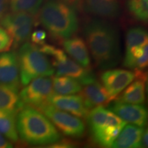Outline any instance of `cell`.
<instances>
[{
  "label": "cell",
  "instance_id": "cell-27",
  "mask_svg": "<svg viewBox=\"0 0 148 148\" xmlns=\"http://www.w3.org/2000/svg\"><path fill=\"white\" fill-rule=\"evenodd\" d=\"M46 38H47V32L42 29H36L32 32L30 36V40L32 44L34 45L40 46L45 44Z\"/></svg>",
  "mask_w": 148,
  "mask_h": 148
},
{
  "label": "cell",
  "instance_id": "cell-14",
  "mask_svg": "<svg viewBox=\"0 0 148 148\" xmlns=\"http://www.w3.org/2000/svg\"><path fill=\"white\" fill-rule=\"evenodd\" d=\"M48 103L78 118H86L90 112L79 95H60L53 93L49 98Z\"/></svg>",
  "mask_w": 148,
  "mask_h": 148
},
{
  "label": "cell",
  "instance_id": "cell-10",
  "mask_svg": "<svg viewBox=\"0 0 148 148\" xmlns=\"http://www.w3.org/2000/svg\"><path fill=\"white\" fill-rule=\"evenodd\" d=\"M140 72L126 69H107L101 74L102 86L113 99L132 83Z\"/></svg>",
  "mask_w": 148,
  "mask_h": 148
},
{
  "label": "cell",
  "instance_id": "cell-17",
  "mask_svg": "<svg viewBox=\"0 0 148 148\" xmlns=\"http://www.w3.org/2000/svg\"><path fill=\"white\" fill-rule=\"evenodd\" d=\"M145 75L143 74L136 80L133 81L114 101L128 104L141 105L145 99Z\"/></svg>",
  "mask_w": 148,
  "mask_h": 148
},
{
  "label": "cell",
  "instance_id": "cell-26",
  "mask_svg": "<svg viewBox=\"0 0 148 148\" xmlns=\"http://www.w3.org/2000/svg\"><path fill=\"white\" fill-rule=\"evenodd\" d=\"M12 45V42L10 36L0 26V53L8 51Z\"/></svg>",
  "mask_w": 148,
  "mask_h": 148
},
{
  "label": "cell",
  "instance_id": "cell-6",
  "mask_svg": "<svg viewBox=\"0 0 148 148\" xmlns=\"http://www.w3.org/2000/svg\"><path fill=\"white\" fill-rule=\"evenodd\" d=\"M38 49L43 54L53 58L52 65L54 70L56 69V76L71 77L84 86L97 80L91 69L79 65L73 59L68 57L62 49L48 44L38 47Z\"/></svg>",
  "mask_w": 148,
  "mask_h": 148
},
{
  "label": "cell",
  "instance_id": "cell-5",
  "mask_svg": "<svg viewBox=\"0 0 148 148\" xmlns=\"http://www.w3.org/2000/svg\"><path fill=\"white\" fill-rule=\"evenodd\" d=\"M16 53L20 82L23 86H25L38 77H50L54 73V68L50 60L39 50L38 46L25 42Z\"/></svg>",
  "mask_w": 148,
  "mask_h": 148
},
{
  "label": "cell",
  "instance_id": "cell-12",
  "mask_svg": "<svg viewBox=\"0 0 148 148\" xmlns=\"http://www.w3.org/2000/svg\"><path fill=\"white\" fill-rule=\"evenodd\" d=\"M108 109L125 123L143 127L147 122V110L144 105L128 104L112 101Z\"/></svg>",
  "mask_w": 148,
  "mask_h": 148
},
{
  "label": "cell",
  "instance_id": "cell-9",
  "mask_svg": "<svg viewBox=\"0 0 148 148\" xmlns=\"http://www.w3.org/2000/svg\"><path fill=\"white\" fill-rule=\"evenodd\" d=\"M53 94L52 79L50 77H38L32 80L19 92L23 106L38 109L48 103Z\"/></svg>",
  "mask_w": 148,
  "mask_h": 148
},
{
  "label": "cell",
  "instance_id": "cell-23",
  "mask_svg": "<svg viewBox=\"0 0 148 148\" xmlns=\"http://www.w3.org/2000/svg\"><path fill=\"white\" fill-rule=\"evenodd\" d=\"M42 1L40 0H12L9 1L10 12H18L32 15L37 18Z\"/></svg>",
  "mask_w": 148,
  "mask_h": 148
},
{
  "label": "cell",
  "instance_id": "cell-15",
  "mask_svg": "<svg viewBox=\"0 0 148 148\" xmlns=\"http://www.w3.org/2000/svg\"><path fill=\"white\" fill-rule=\"evenodd\" d=\"M79 92V95L82 99L84 106L89 111L99 106L104 107L112 100L102 84L97 80L85 85Z\"/></svg>",
  "mask_w": 148,
  "mask_h": 148
},
{
  "label": "cell",
  "instance_id": "cell-3",
  "mask_svg": "<svg viewBox=\"0 0 148 148\" xmlns=\"http://www.w3.org/2000/svg\"><path fill=\"white\" fill-rule=\"evenodd\" d=\"M18 136L29 145L42 146L56 143L61 136L45 114L33 107L23 106L16 118Z\"/></svg>",
  "mask_w": 148,
  "mask_h": 148
},
{
  "label": "cell",
  "instance_id": "cell-21",
  "mask_svg": "<svg viewBox=\"0 0 148 148\" xmlns=\"http://www.w3.org/2000/svg\"><path fill=\"white\" fill-rule=\"evenodd\" d=\"M53 93L70 95L81 91L82 86L77 80L66 76H56L52 79Z\"/></svg>",
  "mask_w": 148,
  "mask_h": 148
},
{
  "label": "cell",
  "instance_id": "cell-19",
  "mask_svg": "<svg viewBox=\"0 0 148 148\" xmlns=\"http://www.w3.org/2000/svg\"><path fill=\"white\" fill-rule=\"evenodd\" d=\"M147 43L125 50L123 65L134 72H142L147 66Z\"/></svg>",
  "mask_w": 148,
  "mask_h": 148
},
{
  "label": "cell",
  "instance_id": "cell-22",
  "mask_svg": "<svg viewBox=\"0 0 148 148\" xmlns=\"http://www.w3.org/2000/svg\"><path fill=\"white\" fill-rule=\"evenodd\" d=\"M16 114L14 112L0 110V132L10 142H16L18 139L16 127Z\"/></svg>",
  "mask_w": 148,
  "mask_h": 148
},
{
  "label": "cell",
  "instance_id": "cell-20",
  "mask_svg": "<svg viewBox=\"0 0 148 148\" xmlns=\"http://www.w3.org/2000/svg\"><path fill=\"white\" fill-rule=\"evenodd\" d=\"M23 106L18 90L0 84V110L18 113Z\"/></svg>",
  "mask_w": 148,
  "mask_h": 148
},
{
  "label": "cell",
  "instance_id": "cell-4",
  "mask_svg": "<svg viewBox=\"0 0 148 148\" xmlns=\"http://www.w3.org/2000/svg\"><path fill=\"white\" fill-rule=\"evenodd\" d=\"M86 119L92 140L101 148H111L126 125L125 121L103 106L90 110Z\"/></svg>",
  "mask_w": 148,
  "mask_h": 148
},
{
  "label": "cell",
  "instance_id": "cell-30",
  "mask_svg": "<svg viewBox=\"0 0 148 148\" xmlns=\"http://www.w3.org/2000/svg\"><path fill=\"white\" fill-rule=\"evenodd\" d=\"M0 148H13V145L8 139H7L0 132Z\"/></svg>",
  "mask_w": 148,
  "mask_h": 148
},
{
  "label": "cell",
  "instance_id": "cell-8",
  "mask_svg": "<svg viewBox=\"0 0 148 148\" xmlns=\"http://www.w3.org/2000/svg\"><path fill=\"white\" fill-rule=\"evenodd\" d=\"M50 120L56 128L66 136L73 138H79L84 135L85 125L79 118L60 110L51 105H44L37 109Z\"/></svg>",
  "mask_w": 148,
  "mask_h": 148
},
{
  "label": "cell",
  "instance_id": "cell-28",
  "mask_svg": "<svg viewBox=\"0 0 148 148\" xmlns=\"http://www.w3.org/2000/svg\"><path fill=\"white\" fill-rule=\"evenodd\" d=\"M30 148H77L75 144L68 141H58L56 143L42 146H35Z\"/></svg>",
  "mask_w": 148,
  "mask_h": 148
},
{
  "label": "cell",
  "instance_id": "cell-7",
  "mask_svg": "<svg viewBox=\"0 0 148 148\" xmlns=\"http://www.w3.org/2000/svg\"><path fill=\"white\" fill-rule=\"evenodd\" d=\"M37 24V18L18 12H8L0 21L1 27L10 36L14 48L27 42L30 39L33 27Z\"/></svg>",
  "mask_w": 148,
  "mask_h": 148
},
{
  "label": "cell",
  "instance_id": "cell-31",
  "mask_svg": "<svg viewBox=\"0 0 148 148\" xmlns=\"http://www.w3.org/2000/svg\"><path fill=\"white\" fill-rule=\"evenodd\" d=\"M148 143V132L147 130L146 129L144 130L143 136H142L141 140H140V148H147Z\"/></svg>",
  "mask_w": 148,
  "mask_h": 148
},
{
  "label": "cell",
  "instance_id": "cell-24",
  "mask_svg": "<svg viewBox=\"0 0 148 148\" xmlns=\"http://www.w3.org/2000/svg\"><path fill=\"white\" fill-rule=\"evenodd\" d=\"M147 30L143 27L136 26L130 28L125 35V50L147 43Z\"/></svg>",
  "mask_w": 148,
  "mask_h": 148
},
{
  "label": "cell",
  "instance_id": "cell-11",
  "mask_svg": "<svg viewBox=\"0 0 148 148\" xmlns=\"http://www.w3.org/2000/svg\"><path fill=\"white\" fill-rule=\"evenodd\" d=\"M76 3L77 10L79 9L84 14L93 18L101 19H113L119 17L122 13L121 3L112 0H88Z\"/></svg>",
  "mask_w": 148,
  "mask_h": 148
},
{
  "label": "cell",
  "instance_id": "cell-25",
  "mask_svg": "<svg viewBox=\"0 0 148 148\" xmlns=\"http://www.w3.org/2000/svg\"><path fill=\"white\" fill-rule=\"evenodd\" d=\"M129 14L139 22L145 23L148 18V1L147 0H131L127 2Z\"/></svg>",
  "mask_w": 148,
  "mask_h": 148
},
{
  "label": "cell",
  "instance_id": "cell-1",
  "mask_svg": "<svg viewBox=\"0 0 148 148\" xmlns=\"http://www.w3.org/2000/svg\"><path fill=\"white\" fill-rule=\"evenodd\" d=\"M85 42L95 65L101 69H110L121 58L120 36L117 27L108 20L91 18L83 25Z\"/></svg>",
  "mask_w": 148,
  "mask_h": 148
},
{
  "label": "cell",
  "instance_id": "cell-18",
  "mask_svg": "<svg viewBox=\"0 0 148 148\" xmlns=\"http://www.w3.org/2000/svg\"><path fill=\"white\" fill-rule=\"evenodd\" d=\"M144 130L143 127L125 125L114 140L111 148H140Z\"/></svg>",
  "mask_w": 148,
  "mask_h": 148
},
{
  "label": "cell",
  "instance_id": "cell-2",
  "mask_svg": "<svg viewBox=\"0 0 148 148\" xmlns=\"http://www.w3.org/2000/svg\"><path fill=\"white\" fill-rule=\"evenodd\" d=\"M79 18L75 3L48 1L42 3L37 15V21L53 38L65 40L78 30Z\"/></svg>",
  "mask_w": 148,
  "mask_h": 148
},
{
  "label": "cell",
  "instance_id": "cell-13",
  "mask_svg": "<svg viewBox=\"0 0 148 148\" xmlns=\"http://www.w3.org/2000/svg\"><path fill=\"white\" fill-rule=\"evenodd\" d=\"M0 84L19 90V69L17 53L14 51L0 53Z\"/></svg>",
  "mask_w": 148,
  "mask_h": 148
},
{
  "label": "cell",
  "instance_id": "cell-16",
  "mask_svg": "<svg viewBox=\"0 0 148 148\" xmlns=\"http://www.w3.org/2000/svg\"><path fill=\"white\" fill-rule=\"evenodd\" d=\"M62 47L75 62L84 68L90 69L89 51L82 37L72 36L62 40Z\"/></svg>",
  "mask_w": 148,
  "mask_h": 148
},
{
  "label": "cell",
  "instance_id": "cell-29",
  "mask_svg": "<svg viewBox=\"0 0 148 148\" xmlns=\"http://www.w3.org/2000/svg\"><path fill=\"white\" fill-rule=\"evenodd\" d=\"M9 1L0 0V21L8 13Z\"/></svg>",
  "mask_w": 148,
  "mask_h": 148
}]
</instances>
